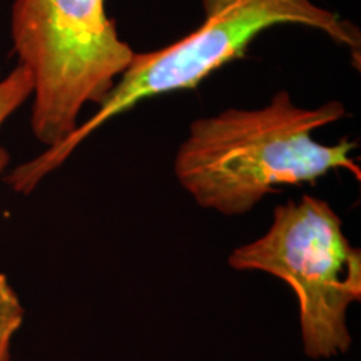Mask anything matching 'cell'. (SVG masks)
Instances as JSON below:
<instances>
[{"mask_svg":"<svg viewBox=\"0 0 361 361\" xmlns=\"http://www.w3.org/2000/svg\"><path fill=\"white\" fill-rule=\"evenodd\" d=\"M346 116L340 101L305 107L279 90L258 109L200 117L176 152L174 176L197 206L223 216L247 214L278 188L316 183L331 171L345 169L360 180L355 141L313 137Z\"/></svg>","mask_w":361,"mask_h":361,"instance_id":"1","label":"cell"},{"mask_svg":"<svg viewBox=\"0 0 361 361\" xmlns=\"http://www.w3.org/2000/svg\"><path fill=\"white\" fill-rule=\"evenodd\" d=\"M204 20L178 42L151 52H135L128 71L97 111L80 123L64 142L16 168L6 183L16 192L30 194L45 176L61 168L71 154L102 126L147 99L196 89L229 62L245 57L261 32L278 25L318 30L351 52L360 67V29L314 0H201Z\"/></svg>","mask_w":361,"mask_h":361,"instance_id":"2","label":"cell"},{"mask_svg":"<svg viewBox=\"0 0 361 361\" xmlns=\"http://www.w3.org/2000/svg\"><path fill=\"white\" fill-rule=\"evenodd\" d=\"M11 35L32 79L30 129L45 149L78 129L85 106L109 96L135 54L106 0H16Z\"/></svg>","mask_w":361,"mask_h":361,"instance_id":"3","label":"cell"},{"mask_svg":"<svg viewBox=\"0 0 361 361\" xmlns=\"http://www.w3.org/2000/svg\"><path fill=\"white\" fill-rule=\"evenodd\" d=\"M228 264L271 274L291 288L310 360L335 358L351 348L348 310L361 301V251L328 201L303 194L276 206L268 231L238 246Z\"/></svg>","mask_w":361,"mask_h":361,"instance_id":"4","label":"cell"},{"mask_svg":"<svg viewBox=\"0 0 361 361\" xmlns=\"http://www.w3.org/2000/svg\"><path fill=\"white\" fill-rule=\"evenodd\" d=\"M32 97V79L29 71L17 64L7 75H0V128L13 112L19 111ZM11 162L7 149L0 147V174Z\"/></svg>","mask_w":361,"mask_h":361,"instance_id":"5","label":"cell"},{"mask_svg":"<svg viewBox=\"0 0 361 361\" xmlns=\"http://www.w3.org/2000/svg\"><path fill=\"white\" fill-rule=\"evenodd\" d=\"M25 310L17 291L4 273H0V361H11V346L16 333L24 324Z\"/></svg>","mask_w":361,"mask_h":361,"instance_id":"6","label":"cell"}]
</instances>
